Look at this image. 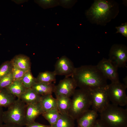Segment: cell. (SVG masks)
<instances>
[{
    "mask_svg": "<svg viewBox=\"0 0 127 127\" xmlns=\"http://www.w3.org/2000/svg\"><path fill=\"white\" fill-rule=\"evenodd\" d=\"M92 127H107L99 119H97Z\"/></svg>",
    "mask_w": 127,
    "mask_h": 127,
    "instance_id": "1f68e13d",
    "label": "cell"
},
{
    "mask_svg": "<svg viewBox=\"0 0 127 127\" xmlns=\"http://www.w3.org/2000/svg\"><path fill=\"white\" fill-rule=\"evenodd\" d=\"M16 97L6 88L0 90V106L8 108L14 102Z\"/></svg>",
    "mask_w": 127,
    "mask_h": 127,
    "instance_id": "ffe728a7",
    "label": "cell"
},
{
    "mask_svg": "<svg viewBox=\"0 0 127 127\" xmlns=\"http://www.w3.org/2000/svg\"><path fill=\"white\" fill-rule=\"evenodd\" d=\"M56 75L54 71H46L40 72L36 78V83H52L56 81Z\"/></svg>",
    "mask_w": 127,
    "mask_h": 127,
    "instance_id": "7402d4cb",
    "label": "cell"
},
{
    "mask_svg": "<svg viewBox=\"0 0 127 127\" xmlns=\"http://www.w3.org/2000/svg\"><path fill=\"white\" fill-rule=\"evenodd\" d=\"M5 88L18 98H20L27 89L20 81H13L9 86Z\"/></svg>",
    "mask_w": 127,
    "mask_h": 127,
    "instance_id": "d6986e66",
    "label": "cell"
},
{
    "mask_svg": "<svg viewBox=\"0 0 127 127\" xmlns=\"http://www.w3.org/2000/svg\"><path fill=\"white\" fill-rule=\"evenodd\" d=\"M42 115L52 126L55 124L58 119L60 113L57 108H56L44 112Z\"/></svg>",
    "mask_w": 127,
    "mask_h": 127,
    "instance_id": "603a6c76",
    "label": "cell"
},
{
    "mask_svg": "<svg viewBox=\"0 0 127 127\" xmlns=\"http://www.w3.org/2000/svg\"><path fill=\"white\" fill-rule=\"evenodd\" d=\"M108 59L117 68L126 67L127 62L126 47L121 45L113 46L110 51Z\"/></svg>",
    "mask_w": 127,
    "mask_h": 127,
    "instance_id": "ba28073f",
    "label": "cell"
},
{
    "mask_svg": "<svg viewBox=\"0 0 127 127\" xmlns=\"http://www.w3.org/2000/svg\"><path fill=\"white\" fill-rule=\"evenodd\" d=\"M20 81L27 89L31 88L36 83V78L33 76L31 70L26 72Z\"/></svg>",
    "mask_w": 127,
    "mask_h": 127,
    "instance_id": "cb8c5ba5",
    "label": "cell"
},
{
    "mask_svg": "<svg viewBox=\"0 0 127 127\" xmlns=\"http://www.w3.org/2000/svg\"><path fill=\"white\" fill-rule=\"evenodd\" d=\"M75 120L67 114H60L56 122L51 127H75Z\"/></svg>",
    "mask_w": 127,
    "mask_h": 127,
    "instance_id": "44dd1931",
    "label": "cell"
},
{
    "mask_svg": "<svg viewBox=\"0 0 127 127\" xmlns=\"http://www.w3.org/2000/svg\"><path fill=\"white\" fill-rule=\"evenodd\" d=\"M77 87L89 90L104 86L107 79L97 65H86L75 68L71 76Z\"/></svg>",
    "mask_w": 127,
    "mask_h": 127,
    "instance_id": "6da1fadb",
    "label": "cell"
},
{
    "mask_svg": "<svg viewBox=\"0 0 127 127\" xmlns=\"http://www.w3.org/2000/svg\"><path fill=\"white\" fill-rule=\"evenodd\" d=\"M13 81V78L11 71L0 80V90L7 88Z\"/></svg>",
    "mask_w": 127,
    "mask_h": 127,
    "instance_id": "83f0119b",
    "label": "cell"
},
{
    "mask_svg": "<svg viewBox=\"0 0 127 127\" xmlns=\"http://www.w3.org/2000/svg\"><path fill=\"white\" fill-rule=\"evenodd\" d=\"M100 114V119L107 127H127V110L110 104Z\"/></svg>",
    "mask_w": 127,
    "mask_h": 127,
    "instance_id": "7a4b0ae2",
    "label": "cell"
},
{
    "mask_svg": "<svg viewBox=\"0 0 127 127\" xmlns=\"http://www.w3.org/2000/svg\"><path fill=\"white\" fill-rule=\"evenodd\" d=\"M25 126L26 127H51L50 125H44L35 121L27 124Z\"/></svg>",
    "mask_w": 127,
    "mask_h": 127,
    "instance_id": "4dcf8cb0",
    "label": "cell"
},
{
    "mask_svg": "<svg viewBox=\"0 0 127 127\" xmlns=\"http://www.w3.org/2000/svg\"><path fill=\"white\" fill-rule=\"evenodd\" d=\"M59 5L66 8H69L74 5L75 1L70 0H58Z\"/></svg>",
    "mask_w": 127,
    "mask_h": 127,
    "instance_id": "f1b7e54d",
    "label": "cell"
},
{
    "mask_svg": "<svg viewBox=\"0 0 127 127\" xmlns=\"http://www.w3.org/2000/svg\"><path fill=\"white\" fill-rule=\"evenodd\" d=\"M75 68L72 61L66 56H63L56 61L54 71L56 75L71 77Z\"/></svg>",
    "mask_w": 127,
    "mask_h": 127,
    "instance_id": "8fae6325",
    "label": "cell"
},
{
    "mask_svg": "<svg viewBox=\"0 0 127 127\" xmlns=\"http://www.w3.org/2000/svg\"><path fill=\"white\" fill-rule=\"evenodd\" d=\"M4 111L3 107L0 106V127L3 124V117Z\"/></svg>",
    "mask_w": 127,
    "mask_h": 127,
    "instance_id": "d6a6232c",
    "label": "cell"
},
{
    "mask_svg": "<svg viewBox=\"0 0 127 127\" xmlns=\"http://www.w3.org/2000/svg\"><path fill=\"white\" fill-rule=\"evenodd\" d=\"M26 104L17 98L4 112L3 121L4 124L17 125L22 127L25 126Z\"/></svg>",
    "mask_w": 127,
    "mask_h": 127,
    "instance_id": "277c9868",
    "label": "cell"
},
{
    "mask_svg": "<svg viewBox=\"0 0 127 127\" xmlns=\"http://www.w3.org/2000/svg\"><path fill=\"white\" fill-rule=\"evenodd\" d=\"M1 127H22L17 125L11 124H3Z\"/></svg>",
    "mask_w": 127,
    "mask_h": 127,
    "instance_id": "836d02e7",
    "label": "cell"
},
{
    "mask_svg": "<svg viewBox=\"0 0 127 127\" xmlns=\"http://www.w3.org/2000/svg\"><path fill=\"white\" fill-rule=\"evenodd\" d=\"M43 112L39 102L26 105L25 113L26 125L35 121L36 118Z\"/></svg>",
    "mask_w": 127,
    "mask_h": 127,
    "instance_id": "7c38bea8",
    "label": "cell"
},
{
    "mask_svg": "<svg viewBox=\"0 0 127 127\" xmlns=\"http://www.w3.org/2000/svg\"></svg>",
    "mask_w": 127,
    "mask_h": 127,
    "instance_id": "d590c367",
    "label": "cell"
},
{
    "mask_svg": "<svg viewBox=\"0 0 127 127\" xmlns=\"http://www.w3.org/2000/svg\"><path fill=\"white\" fill-rule=\"evenodd\" d=\"M72 96L68 114L75 120L91 106L90 90L80 88L76 89Z\"/></svg>",
    "mask_w": 127,
    "mask_h": 127,
    "instance_id": "3957f363",
    "label": "cell"
},
{
    "mask_svg": "<svg viewBox=\"0 0 127 127\" xmlns=\"http://www.w3.org/2000/svg\"><path fill=\"white\" fill-rule=\"evenodd\" d=\"M116 28L117 30L116 33H121L124 36L127 37V24L126 23Z\"/></svg>",
    "mask_w": 127,
    "mask_h": 127,
    "instance_id": "f546056e",
    "label": "cell"
},
{
    "mask_svg": "<svg viewBox=\"0 0 127 127\" xmlns=\"http://www.w3.org/2000/svg\"><path fill=\"white\" fill-rule=\"evenodd\" d=\"M41 96L32 88L27 89L20 98L26 105L39 102Z\"/></svg>",
    "mask_w": 127,
    "mask_h": 127,
    "instance_id": "e0dca14e",
    "label": "cell"
},
{
    "mask_svg": "<svg viewBox=\"0 0 127 127\" xmlns=\"http://www.w3.org/2000/svg\"><path fill=\"white\" fill-rule=\"evenodd\" d=\"M107 85L90 90L91 109L97 113H101L110 104Z\"/></svg>",
    "mask_w": 127,
    "mask_h": 127,
    "instance_id": "5b68a950",
    "label": "cell"
},
{
    "mask_svg": "<svg viewBox=\"0 0 127 127\" xmlns=\"http://www.w3.org/2000/svg\"><path fill=\"white\" fill-rule=\"evenodd\" d=\"M10 61L12 65L27 71L31 70L30 59L28 57L20 54L15 56Z\"/></svg>",
    "mask_w": 127,
    "mask_h": 127,
    "instance_id": "5bb4252c",
    "label": "cell"
},
{
    "mask_svg": "<svg viewBox=\"0 0 127 127\" xmlns=\"http://www.w3.org/2000/svg\"><path fill=\"white\" fill-rule=\"evenodd\" d=\"M77 87L76 83L73 78L65 77L55 86L54 93L56 96L63 95L70 97L72 96Z\"/></svg>",
    "mask_w": 127,
    "mask_h": 127,
    "instance_id": "30bf717a",
    "label": "cell"
},
{
    "mask_svg": "<svg viewBox=\"0 0 127 127\" xmlns=\"http://www.w3.org/2000/svg\"><path fill=\"white\" fill-rule=\"evenodd\" d=\"M96 65L107 79L112 83L119 82L118 68L108 59L103 58Z\"/></svg>",
    "mask_w": 127,
    "mask_h": 127,
    "instance_id": "9c48e42d",
    "label": "cell"
},
{
    "mask_svg": "<svg viewBox=\"0 0 127 127\" xmlns=\"http://www.w3.org/2000/svg\"><path fill=\"white\" fill-rule=\"evenodd\" d=\"M127 86L119 82L111 83L107 85L108 96L112 104L124 106L127 104L126 90Z\"/></svg>",
    "mask_w": 127,
    "mask_h": 127,
    "instance_id": "8992f818",
    "label": "cell"
},
{
    "mask_svg": "<svg viewBox=\"0 0 127 127\" xmlns=\"http://www.w3.org/2000/svg\"><path fill=\"white\" fill-rule=\"evenodd\" d=\"M55 86L53 83L46 84L36 83L31 88L38 95L42 96L52 94L54 92Z\"/></svg>",
    "mask_w": 127,
    "mask_h": 127,
    "instance_id": "9a60e30c",
    "label": "cell"
},
{
    "mask_svg": "<svg viewBox=\"0 0 127 127\" xmlns=\"http://www.w3.org/2000/svg\"><path fill=\"white\" fill-rule=\"evenodd\" d=\"M111 7L107 1L97 0L87 12V14L96 20H105L109 15Z\"/></svg>",
    "mask_w": 127,
    "mask_h": 127,
    "instance_id": "52a82bcc",
    "label": "cell"
},
{
    "mask_svg": "<svg viewBox=\"0 0 127 127\" xmlns=\"http://www.w3.org/2000/svg\"><path fill=\"white\" fill-rule=\"evenodd\" d=\"M98 116V113L92 109H89L76 119L77 127H92Z\"/></svg>",
    "mask_w": 127,
    "mask_h": 127,
    "instance_id": "4fadbf2b",
    "label": "cell"
},
{
    "mask_svg": "<svg viewBox=\"0 0 127 127\" xmlns=\"http://www.w3.org/2000/svg\"><path fill=\"white\" fill-rule=\"evenodd\" d=\"M39 102L43 112L57 108L56 99L52 94L41 96Z\"/></svg>",
    "mask_w": 127,
    "mask_h": 127,
    "instance_id": "ac0fdd59",
    "label": "cell"
},
{
    "mask_svg": "<svg viewBox=\"0 0 127 127\" xmlns=\"http://www.w3.org/2000/svg\"><path fill=\"white\" fill-rule=\"evenodd\" d=\"M12 65L10 61H7L0 66V80L12 71Z\"/></svg>",
    "mask_w": 127,
    "mask_h": 127,
    "instance_id": "484cf974",
    "label": "cell"
},
{
    "mask_svg": "<svg viewBox=\"0 0 127 127\" xmlns=\"http://www.w3.org/2000/svg\"><path fill=\"white\" fill-rule=\"evenodd\" d=\"M56 97L57 108L60 114H68L71 104V99L70 97L63 95Z\"/></svg>",
    "mask_w": 127,
    "mask_h": 127,
    "instance_id": "2e32d148",
    "label": "cell"
},
{
    "mask_svg": "<svg viewBox=\"0 0 127 127\" xmlns=\"http://www.w3.org/2000/svg\"><path fill=\"white\" fill-rule=\"evenodd\" d=\"M26 71L12 65L11 72L13 81H20Z\"/></svg>",
    "mask_w": 127,
    "mask_h": 127,
    "instance_id": "4316f807",
    "label": "cell"
},
{
    "mask_svg": "<svg viewBox=\"0 0 127 127\" xmlns=\"http://www.w3.org/2000/svg\"><path fill=\"white\" fill-rule=\"evenodd\" d=\"M34 1L44 9L52 8L59 5L58 0H35Z\"/></svg>",
    "mask_w": 127,
    "mask_h": 127,
    "instance_id": "d4e9b609",
    "label": "cell"
},
{
    "mask_svg": "<svg viewBox=\"0 0 127 127\" xmlns=\"http://www.w3.org/2000/svg\"><path fill=\"white\" fill-rule=\"evenodd\" d=\"M14 2L17 4H20V3L24 2L26 0H14Z\"/></svg>",
    "mask_w": 127,
    "mask_h": 127,
    "instance_id": "e575fe53",
    "label": "cell"
}]
</instances>
